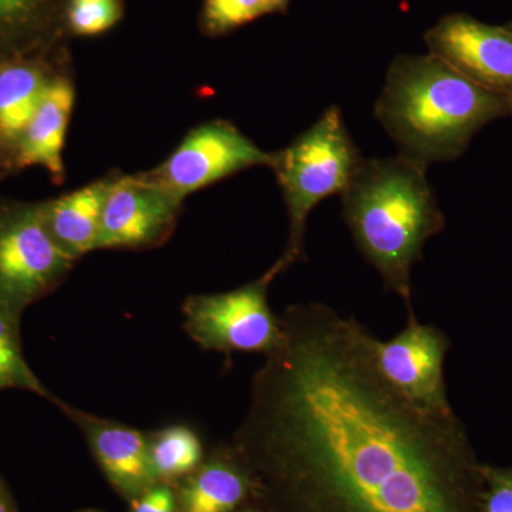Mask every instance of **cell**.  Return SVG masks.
Instances as JSON below:
<instances>
[{
	"mask_svg": "<svg viewBox=\"0 0 512 512\" xmlns=\"http://www.w3.org/2000/svg\"><path fill=\"white\" fill-rule=\"evenodd\" d=\"M279 318L232 440L254 488L281 512H477L481 463L454 410L387 383L353 316L309 302Z\"/></svg>",
	"mask_w": 512,
	"mask_h": 512,
	"instance_id": "6da1fadb",
	"label": "cell"
},
{
	"mask_svg": "<svg viewBox=\"0 0 512 512\" xmlns=\"http://www.w3.org/2000/svg\"><path fill=\"white\" fill-rule=\"evenodd\" d=\"M426 165L402 156L363 158L343 192V220L386 291L413 309L412 274L430 238L446 228Z\"/></svg>",
	"mask_w": 512,
	"mask_h": 512,
	"instance_id": "7a4b0ae2",
	"label": "cell"
},
{
	"mask_svg": "<svg viewBox=\"0 0 512 512\" xmlns=\"http://www.w3.org/2000/svg\"><path fill=\"white\" fill-rule=\"evenodd\" d=\"M508 116L507 100L433 55L397 56L375 106L400 154L426 167L457 160L480 128Z\"/></svg>",
	"mask_w": 512,
	"mask_h": 512,
	"instance_id": "3957f363",
	"label": "cell"
},
{
	"mask_svg": "<svg viewBox=\"0 0 512 512\" xmlns=\"http://www.w3.org/2000/svg\"><path fill=\"white\" fill-rule=\"evenodd\" d=\"M362 161L336 106L329 107L291 146L274 154L272 168L289 215L284 255L269 269L275 278L305 258L306 227L313 208L332 195H342Z\"/></svg>",
	"mask_w": 512,
	"mask_h": 512,
	"instance_id": "277c9868",
	"label": "cell"
},
{
	"mask_svg": "<svg viewBox=\"0 0 512 512\" xmlns=\"http://www.w3.org/2000/svg\"><path fill=\"white\" fill-rule=\"evenodd\" d=\"M274 279L266 271L232 291L190 296L183 305L185 332L208 352L268 355L282 339L281 318L268 303V288Z\"/></svg>",
	"mask_w": 512,
	"mask_h": 512,
	"instance_id": "5b68a950",
	"label": "cell"
},
{
	"mask_svg": "<svg viewBox=\"0 0 512 512\" xmlns=\"http://www.w3.org/2000/svg\"><path fill=\"white\" fill-rule=\"evenodd\" d=\"M73 262L50 234L43 207L0 212V305L22 313L52 292Z\"/></svg>",
	"mask_w": 512,
	"mask_h": 512,
	"instance_id": "8992f818",
	"label": "cell"
},
{
	"mask_svg": "<svg viewBox=\"0 0 512 512\" xmlns=\"http://www.w3.org/2000/svg\"><path fill=\"white\" fill-rule=\"evenodd\" d=\"M451 349L447 333L407 313L402 332L389 340L373 338V359L380 375L410 402L430 412L453 410L448 400L446 359Z\"/></svg>",
	"mask_w": 512,
	"mask_h": 512,
	"instance_id": "52a82bcc",
	"label": "cell"
},
{
	"mask_svg": "<svg viewBox=\"0 0 512 512\" xmlns=\"http://www.w3.org/2000/svg\"><path fill=\"white\" fill-rule=\"evenodd\" d=\"M272 164L274 154L262 151L237 127L228 121H212L192 130L150 177L183 202L191 192L229 175Z\"/></svg>",
	"mask_w": 512,
	"mask_h": 512,
	"instance_id": "ba28073f",
	"label": "cell"
},
{
	"mask_svg": "<svg viewBox=\"0 0 512 512\" xmlns=\"http://www.w3.org/2000/svg\"><path fill=\"white\" fill-rule=\"evenodd\" d=\"M430 55L512 107V29L487 25L466 13L444 16L424 35Z\"/></svg>",
	"mask_w": 512,
	"mask_h": 512,
	"instance_id": "9c48e42d",
	"label": "cell"
},
{
	"mask_svg": "<svg viewBox=\"0 0 512 512\" xmlns=\"http://www.w3.org/2000/svg\"><path fill=\"white\" fill-rule=\"evenodd\" d=\"M181 201L150 175L110 183L97 249L153 248L170 238Z\"/></svg>",
	"mask_w": 512,
	"mask_h": 512,
	"instance_id": "30bf717a",
	"label": "cell"
},
{
	"mask_svg": "<svg viewBox=\"0 0 512 512\" xmlns=\"http://www.w3.org/2000/svg\"><path fill=\"white\" fill-rule=\"evenodd\" d=\"M57 407L82 431L104 476L124 498L131 501L157 483L148 456L147 433L64 402Z\"/></svg>",
	"mask_w": 512,
	"mask_h": 512,
	"instance_id": "8fae6325",
	"label": "cell"
},
{
	"mask_svg": "<svg viewBox=\"0 0 512 512\" xmlns=\"http://www.w3.org/2000/svg\"><path fill=\"white\" fill-rule=\"evenodd\" d=\"M254 490L234 448H220L175 487L177 512H235Z\"/></svg>",
	"mask_w": 512,
	"mask_h": 512,
	"instance_id": "7c38bea8",
	"label": "cell"
},
{
	"mask_svg": "<svg viewBox=\"0 0 512 512\" xmlns=\"http://www.w3.org/2000/svg\"><path fill=\"white\" fill-rule=\"evenodd\" d=\"M73 103L72 84L66 80L47 83L39 107L18 141L20 165H40L57 181L62 180V153Z\"/></svg>",
	"mask_w": 512,
	"mask_h": 512,
	"instance_id": "4fadbf2b",
	"label": "cell"
},
{
	"mask_svg": "<svg viewBox=\"0 0 512 512\" xmlns=\"http://www.w3.org/2000/svg\"><path fill=\"white\" fill-rule=\"evenodd\" d=\"M109 187L100 181L43 205L50 234L73 261L97 249Z\"/></svg>",
	"mask_w": 512,
	"mask_h": 512,
	"instance_id": "5bb4252c",
	"label": "cell"
},
{
	"mask_svg": "<svg viewBox=\"0 0 512 512\" xmlns=\"http://www.w3.org/2000/svg\"><path fill=\"white\" fill-rule=\"evenodd\" d=\"M42 72L29 64L0 67V136L19 141L47 87Z\"/></svg>",
	"mask_w": 512,
	"mask_h": 512,
	"instance_id": "9a60e30c",
	"label": "cell"
},
{
	"mask_svg": "<svg viewBox=\"0 0 512 512\" xmlns=\"http://www.w3.org/2000/svg\"><path fill=\"white\" fill-rule=\"evenodd\" d=\"M148 456L157 483H178L205 460L200 436L184 424L147 433Z\"/></svg>",
	"mask_w": 512,
	"mask_h": 512,
	"instance_id": "2e32d148",
	"label": "cell"
},
{
	"mask_svg": "<svg viewBox=\"0 0 512 512\" xmlns=\"http://www.w3.org/2000/svg\"><path fill=\"white\" fill-rule=\"evenodd\" d=\"M20 315L0 305V390H26L57 406L62 400L46 389L26 362L20 338Z\"/></svg>",
	"mask_w": 512,
	"mask_h": 512,
	"instance_id": "e0dca14e",
	"label": "cell"
},
{
	"mask_svg": "<svg viewBox=\"0 0 512 512\" xmlns=\"http://www.w3.org/2000/svg\"><path fill=\"white\" fill-rule=\"evenodd\" d=\"M272 13L266 0H207L204 22L211 33H227Z\"/></svg>",
	"mask_w": 512,
	"mask_h": 512,
	"instance_id": "ac0fdd59",
	"label": "cell"
},
{
	"mask_svg": "<svg viewBox=\"0 0 512 512\" xmlns=\"http://www.w3.org/2000/svg\"><path fill=\"white\" fill-rule=\"evenodd\" d=\"M119 0H74L69 12L70 25L79 35H97L120 19Z\"/></svg>",
	"mask_w": 512,
	"mask_h": 512,
	"instance_id": "d6986e66",
	"label": "cell"
},
{
	"mask_svg": "<svg viewBox=\"0 0 512 512\" xmlns=\"http://www.w3.org/2000/svg\"><path fill=\"white\" fill-rule=\"evenodd\" d=\"M477 512H512V466L481 464Z\"/></svg>",
	"mask_w": 512,
	"mask_h": 512,
	"instance_id": "ffe728a7",
	"label": "cell"
},
{
	"mask_svg": "<svg viewBox=\"0 0 512 512\" xmlns=\"http://www.w3.org/2000/svg\"><path fill=\"white\" fill-rule=\"evenodd\" d=\"M130 504V512H177V495L173 484L156 483Z\"/></svg>",
	"mask_w": 512,
	"mask_h": 512,
	"instance_id": "44dd1931",
	"label": "cell"
},
{
	"mask_svg": "<svg viewBox=\"0 0 512 512\" xmlns=\"http://www.w3.org/2000/svg\"><path fill=\"white\" fill-rule=\"evenodd\" d=\"M37 0H0V23L18 22L35 8Z\"/></svg>",
	"mask_w": 512,
	"mask_h": 512,
	"instance_id": "7402d4cb",
	"label": "cell"
},
{
	"mask_svg": "<svg viewBox=\"0 0 512 512\" xmlns=\"http://www.w3.org/2000/svg\"><path fill=\"white\" fill-rule=\"evenodd\" d=\"M0 512H16L12 495H10L8 488H6L2 480H0Z\"/></svg>",
	"mask_w": 512,
	"mask_h": 512,
	"instance_id": "603a6c76",
	"label": "cell"
},
{
	"mask_svg": "<svg viewBox=\"0 0 512 512\" xmlns=\"http://www.w3.org/2000/svg\"><path fill=\"white\" fill-rule=\"evenodd\" d=\"M266 3H268L272 12H276V10H285L289 0H266Z\"/></svg>",
	"mask_w": 512,
	"mask_h": 512,
	"instance_id": "cb8c5ba5",
	"label": "cell"
},
{
	"mask_svg": "<svg viewBox=\"0 0 512 512\" xmlns=\"http://www.w3.org/2000/svg\"><path fill=\"white\" fill-rule=\"evenodd\" d=\"M239 512H262V511H258V510H242V511H239Z\"/></svg>",
	"mask_w": 512,
	"mask_h": 512,
	"instance_id": "d4e9b609",
	"label": "cell"
},
{
	"mask_svg": "<svg viewBox=\"0 0 512 512\" xmlns=\"http://www.w3.org/2000/svg\"><path fill=\"white\" fill-rule=\"evenodd\" d=\"M507 26H508V28H511V29H512V20H511V22H510V23H507Z\"/></svg>",
	"mask_w": 512,
	"mask_h": 512,
	"instance_id": "484cf974",
	"label": "cell"
},
{
	"mask_svg": "<svg viewBox=\"0 0 512 512\" xmlns=\"http://www.w3.org/2000/svg\"><path fill=\"white\" fill-rule=\"evenodd\" d=\"M80 512H93V511H80Z\"/></svg>",
	"mask_w": 512,
	"mask_h": 512,
	"instance_id": "4316f807",
	"label": "cell"
}]
</instances>
